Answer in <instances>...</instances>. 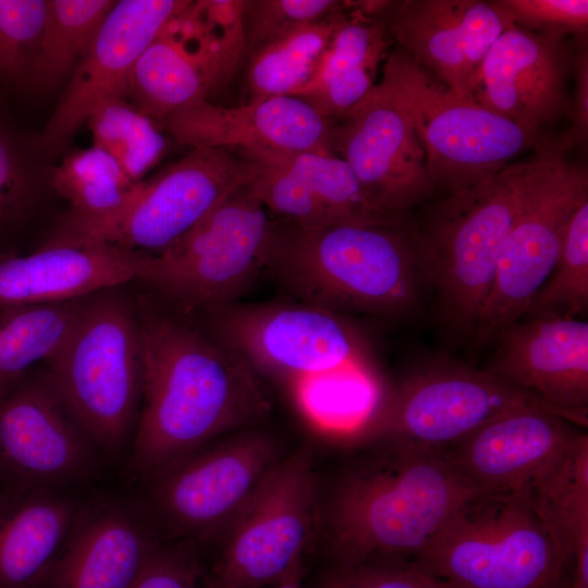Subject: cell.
<instances>
[{
  "label": "cell",
  "instance_id": "obj_1",
  "mask_svg": "<svg viewBox=\"0 0 588 588\" xmlns=\"http://www.w3.org/2000/svg\"><path fill=\"white\" fill-rule=\"evenodd\" d=\"M143 393L125 477L146 483L204 445L252 428L270 403L261 377L163 305L137 307Z\"/></svg>",
  "mask_w": 588,
  "mask_h": 588
},
{
  "label": "cell",
  "instance_id": "obj_2",
  "mask_svg": "<svg viewBox=\"0 0 588 588\" xmlns=\"http://www.w3.org/2000/svg\"><path fill=\"white\" fill-rule=\"evenodd\" d=\"M356 453L318 495L316 536L330 561L415 558L450 516L481 493L442 452L390 441Z\"/></svg>",
  "mask_w": 588,
  "mask_h": 588
},
{
  "label": "cell",
  "instance_id": "obj_3",
  "mask_svg": "<svg viewBox=\"0 0 588 588\" xmlns=\"http://www.w3.org/2000/svg\"><path fill=\"white\" fill-rule=\"evenodd\" d=\"M553 150L541 149L454 195L425 204L407 232L445 331L470 341L504 243Z\"/></svg>",
  "mask_w": 588,
  "mask_h": 588
},
{
  "label": "cell",
  "instance_id": "obj_4",
  "mask_svg": "<svg viewBox=\"0 0 588 588\" xmlns=\"http://www.w3.org/2000/svg\"><path fill=\"white\" fill-rule=\"evenodd\" d=\"M266 273L298 302L343 316L409 314L426 286L407 225L305 229L273 219Z\"/></svg>",
  "mask_w": 588,
  "mask_h": 588
},
{
  "label": "cell",
  "instance_id": "obj_5",
  "mask_svg": "<svg viewBox=\"0 0 588 588\" xmlns=\"http://www.w3.org/2000/svg\"><path fill=\"white\" fill-rule=\"evenodd\" d=\"M199 313L205 331L281 385L306 421L352 383L377 379L368 345L343 315L298 301H235Z\"/></svg>",
  "mask_w": 588,
  "mask_h": 588
},
{
  "label": "cell",
  "instance_id": "obj_6",
  "mask_svg": "<svg viewBox=\"0 0 588 588\" xmlns=\"http://www.w3.org/2000/svg\"><path fill=\"white\" fill-rule=\"evenodd\" d=\"M44 366L102 454L117 457L127 453L143 393L135 306L117 287L89 296Z\"/></svg>",
  "mask_w": 588,
  "mask_h": 588
},
{
  "label": "cell",
  "instance_id": "obj_7",
  "mask_svg": "<svg viewBox=\"0 0 588 588\" xmlns=\"http://www.w3.org/2000/svg\"><path fill=\"white\" fill-rule=\"evenodd\" d=\"M451 588H569L571 567L527 498L466 500L414 558Z\"/></svg>",
  "mask_w": 588,
  "mask_h": 588
},
{
  "label": "cell",
  "instance_id": "obj_8",
  "mask_svg": "<svg viewBox=\"0 0 588 588\" xmlns=\"http://www.w3.org/2000/svg\"><path fill=\"white\" fill-rule=\"evenodd\" d=\"M380 83L411 119L437 193L454 195L497 174L553 136L520 126L462 97L394 47Z\"/></svg>",
  "mask_w": 588,
  "mask_h": 588
},
{
  "label": "cell",
  "instance_id": "obj_9",
  "mask_svg": "<svg viewBox=\"0 0 588 588\" xmlns=\"http://www.w3.org/2000/svg\"><path fill=\"white\" fill-rule=\"evenodd\" d=\"M529 406L549 407L485 369L457 362L429 363L383 387L341 443L354 448L390 441L444 452L488 421Z\"/></svg>",
  "mask_w": 588,
  "mask_h": 588
},
{
  "label": "cell",
  "instance_id": "obj_10",
  "mask_svg": "<svg viewBox=\"0 0 588 588\" xmlns=\"http://www.w3.org/2000/svg\"><path fill=\"white\" fill-rule=\"evenodd\" d=\"M273 218L249 184L218 204L139 277L161 305L187 317L235 302L266 273Z\"/></svg>",
  "mask_w": 588,
  "mask_h": 588
},
{
  "label": "cell",
  "instance_id": "obj_11",
  "mask_svg": "<svg viewBox=\"0 0 588 588\" xmlns=\"http://www.w3.org/2000/svg\"><path fill=\"white\" fill-rule=\"evenodd\" d=\"M259 170V164L221 149L191 148L138 182L119 210L99 218L66 212L45 242H96L159 254Z\"/></svg>",
  "mask_w": 588,
  "mask_h": 588
},
{
  "label": "cell",
  "instance_id": "obj_12",
  "mask_svg": "<svg viewBox=\"0 0 588 588\" xmlns=\"http://www.w3.org/2000/svg\"><path fill=\"white\" fill-rule=\"evenodd\" d=\"M282 457L266 432L248 428L226 434L146 482L140 505L160 536L221 538Z\"/></svg>",
  "mask_w": 588,
  "mask_h": 588
},
{
  "label": "cell",
  "instance_id": "obj_13",
  "mask_svg": "<svg viewBox=\"0 0 588 588\" xmlns=\"http://www.w3.org/2000/svg\"><path fill=\"white\" fill-rule=\"evenodd\" d=\"M319 479L313 454L283 456L221 536L213 588L278 585L316 537Z\"/></svg>",
  "mask_w": 588,
  "mask_h": 588
},
{
  "label": "cell",
  "instance_id": "obj_14",
  "mask_svg": "<svg viewBox=\"0 0 588 588\" xmlns=\"http://www.w3.org/2000/svg\"><path fill=\"white\" fill-rule=\"evenodd\" d=\"M105 456L37 366L0 393V492L89 480Z\"/></svg>",
  "mask_w": 588,
  "mask_h": 588
},
{
  "label": "cell",
  "instance_id": "obj_15",
  "mask_svg": "<svg viewBox=\"0 0 588 588\" xmlns=\"http://www.w3.org/2000/svg\"><path fill=\"white\" fill-rule=\"evenodd\" d=\"M587 199L586 169L554 150L504 243L470 340L476 350L523 317L558 260L571 216Z\"/></svg>",
  "mask_w": 588,
  "mask_h": 588
},
{
  "label": "cell",
  "instance_id": "obj_16",
  "mask_svg": "<svg viewBox=\"0 0 588 588\" xmlns=\"http://www.w3.org/2000/svg\"><path fill=\"white\" fill-rule=\"evenodd\" d=\"M331 146L387 213L409 217L437 195L413 123L380 82L331 120Z\"/></svg>",
  "mask_w": 588,
  "mask_h": 588
},
{
  "label": "cell",
  "instance_id": "obj_17",
  "mask_svg": "<svg viewBox=\"0 0 588 588\" xmlns=\"http://www.w3.org/2000/svg\"><path fill=\"white\" fill-rule=\"evenodd\" d=\"M372 17L395 47L462 97H471L487 52L514 25L494 0H383Z\"/></svg>",
  "mask_w": 588,
  "mask_h": 588
},
{
  "label": "cell",
  "instance_id": "obj_18",
  "mask_svg": "<svg viewBox=\"0 0 588 588\" xmlns=\"http://www.w3.org/2000/svg\"><path fill=\"white\" fill-rule=\"evenodd\" d=\"M571 37L516 25L487 52L471 91L485 108L547 136L571 111Z\"/></svg>",
  "mask_w": 588,
  "mask_h": 588
},
{
  "label": "cell",
  "instance_id": "obj_19",
  "mask_svg": "<svg viewBox=\"0 0 588 588\" xmlns=\"http://www.w3.org/2000/svg\"><path fill=\"white\" fill-rule=\"evenodd\" d=\"M159 125L179 144L221 149L254 163L274 155H334L331 120L296 96L253 99L236 107L198 100Z\"/></svg>",
  "mask_w": 588,
  "mask_h": 588
},
{
  "label": "cell",
  "instance_id": "obj_20",
  "mask_svg": "<svg viewBox=\"0 0 588 588\" xmlns=\"http://www.w3.org/2000/svg\"><path fill=\"white\" fill-rule=\"evenodd\" d=\"M187 0L115 1L42 128L39 146L62 151L105 98L126 97L128 77L142 52Z\"/></svg>",
  "mask_w": 588,
  "mask_h": 588
},
{
  "label": "cell",
  "instance_id": "obj_21",
  "mask_svg": "<svg viewBox=\"0 0 588 588\" xmlns=\"http://www.w3.org/2000/svg\"><path fill=\"white\" fill-rule=\"evenodd\" d=\"M486 371L523 389L575 425L588 419V322L518 319L499 331Z\"/></svg>",
  "mask_w": 588,
  "mask_h": 588
},
{
  "label": "cell",
  "instance_id": "obj_22",
  "mask_svg": "<svg viewBox=\"0 0 588 588\" xmlns=\"http://www.w3.org/2000/svg\"><path fill=\"white\" fill-rule=\"evenodd\" d=\"M249 183L270 216L305 229L338 224L407 225L376 207L351 167L340 157L320 152L274 155L259 161Z\"/></svg>",
  "mask_w": 588,
  "mask_h": 588
},
{
  "label": "cell",
  "instance_id": "obj_23",
  "mask_svg": "<svg viewBox=\"0 0 588 588\" xmlns=\"http://www.w3.org/2000/svg\"><path fill=\"white\" fill-rule=\"evenodd\" d=\"M547 406H529L482 425L443 452L480 492L524 493L580 431Z\"/></svg>",
  "mask_w": 588,
  "mask_h": 588
},
{
  "label": "cell",
  "instance_id": "obj_24",
  "mask_svg": "<svg viewBox=\"0 0 588 588\" xmlns=\"http://www.w3.org/2000/svg\"><path fill=\"white\" fill-rule=\"evenodd\" d=\"M160 538L140 504L85 502L41 588H130Z\"/></svg>",
  "mask_w": 588,
  "mask_h": 588
},
{
  "label": "cell",
  "instance_id": "obj_25",
  "mask_svg": "<svg viewBox=\"0 0 588 588\" xmlns=\"http://www.w3.org/2000/svg\"><path fill=\"white\" fill-rule=\"evenodd\" d=\"M150 254L96 242L42 243L0 253V308L88 297L138 280Z\"/></svg>",
  "mask_w": 588,
  "mask_h": 588
},
{
  "label": "cell",
  "instance_id": "obj_26",
  "mask_svg": "<svg viewBox=\"0 0 588 588\" xmlns=\"http://www.w3.org/2000/svg\"><path fill=\"white\" fill-rule=\"evenodd\" d=\"M82 505L66 489L0 492V588H41Z\"/></svg>",
  "mask_w": 588,
  "mask_h": 588
},
{
  "label": "cell",
  "instance_id": "obj_27",
  "mask_svg": "<svg viewBox=\"0 0 588 588\" xmlns=\"http://www.w3.org/2000/svg\"><path fill=\"white\" fill-rule=\"evenodd\" d=\"M393 44L382 24L347 1L311 83L297 96L322 118L335 120L376 85L379 65Z\"/></svg>",
  "mask_w": 588,
  "mask_h": 588
},
{
  "label": "cell",
  "instance_id": "obj_28",
  "mask_svg": "<svg viewBox=\"0 0 588 588\" xmlns=\"http://www.w3.org/2000/svg\"><path fill=\"white\" fill-rule=\"evenodd\" d=\"M569 567L588 554V434L571 445L524 492Z\"/></svg>",
  "mask_w": 588,
  "mask_h": 588
},
{
  "label": "cell",
  "instance_id": "obj_29",
  "mask_svg": "<svg viewBox=\"0 0 588 588\" xmlns=\"http://www.w3.org/2000/svg\"><path fill=\"white\" fill-rule=\"evenodd\" d=\"M342 11L302 25L246 56L249 100L298 96L314 79Z\"/></svg>",
  "mask_w": 588,
  "mask_h": 588
},
{
  "label": "cell",
  "instance_id": "obj_30",
  "mask_svg": "<svg viewBox=\"0 0 588 588\" xmlns=\"http://www.w3.org/2000/svg\"><path fill=\"white\" fill-rule=\"evenodd\" d=\"M114 0H48L23 89L50 91L68 82Z\"/></svg>",
  "mask_w": 588,
  "mask_h": 588
},
{
  "label": "cell",
  "instance_id": "obj_31",
  "mask_svg": "<svg viewBox=\"0 0 588 588\" xmlns=\"http://www.w3.org/2000/svg\"><path fill=\"white\" fill-rule=\"evenodd\" d=\"M88 298L0 308V393L56 353Z\"/></svg>",
  "mask_w": 588,
  "mask_h": 588
},
{
  "label": "cell",
  "instance_id": "obj_32",
  "mask_svg": "<svg viewBox=\"0 0 588 588\" xmlns=\"http://www.w3.org/2000/svg\"><path fill=\"white\" fill-rule=\"evenodd\" d=\"M86 124L93 145L110 155L136 183L147 177L169 146L161 126L125 96L101 100L91 110Z\"/></svg>",
  "mask_w": 588,
  "mask_h": 588
},
{
  "label": "cell",
  "instance_id": "obj_33",
  "mask_svg": "<svg viewBox=\"0 0 588 588\" xmlns=\"http://www.w3.org/2000/svg\"><path fill=\"white\" fill-rule=\"evenodd\" d=\"M49 182L69 203L68 213L81 218H99L119 210L138 183L94 145L66 154L52 168Z\"/></svg>",
  "mask_w": 588,
  "mask_h": 588
},
{
  "label": "cell",
  "instance_id": "obj_34",
  "mask_svg": "<svg viewBox=\"0 0 588 588\" xmlns=\"http://www.w3.org/2000/svg\"><path fill=\"white\" fill-rule=\"evenodd\" d=\"M587 311L588 199L571 216L558 260L522 319H584Z\"/></svg>",
  "mask_w": 588,
  "mask_h": 588
},
{
  "label": "cell",
  "instance_id": "obj_35",
  "mask_svg": "<svg viewBox=\"0 0 588 588\" xmlns=\"http://www.w3.org/2000/svg\"><path fill=\"white\" fill-rule=\"evenodd\" d=\"M48 0H0V93L23 89Z\"/></svg>",
  "mask_w": 588,
  "mask_h": 588
},
{
  "label": "cell",
  "instance_id": "obj_36",
  "mask_svg": "<svg viewBox=\"0 0 588 588\" xmlns=\"http://www.w3.org/2000/svg\"><path fill=\"white\" fill-rule=\"evenodd\" d=\"M314 588H451L414 558L375 555L354 562L330 561Z\"/></svg>",
  "mask_w": 588,
  "mask_h": 588
},
{
  "label": "cell",
  "instance_id": "obj_37",
  "mask_svg": "<svg viewBox=\"0 0 588 588\" xmlns=\"http://www.w3.org/2000/svg\"><path fill=\"white\" fill-rule=\"evenodd\" d=\"M336 0H243L246 56L302 25L346 8Z\"/></svg>",
  "mask_w": 588,
  "mask_h": 588
},
{
  "label": "cell",
  "instance_id": "obj_38",
  "mask_svg": "<svg viewBox=\"0 0 588 588\" xmlns=\"http://www.w3.org/2000/svg\"><path fill=\"white\" fill-rule=\"evenodd\" d=\"M37 196L30 160L15 133L0 121V238L28 218Z\"/></svg>",
  "mask_w": 588,
  "mask_h": 588
},
{
  "label": "cell",
  "instance_id": "obj_39",
  "mask_svg": "<svg viewBox=\"0 0 588 588\" xmlns=\"http://www.w3.org/2000/svg\"><path fill=\"white\" fill-rule=\"evenodd\" d=\"M514 25L536 33L586 38L587 0H494Z\"/></svg>",
  "mask_w": 588,
  "mask_h": 588
},
{
  "label": "cell",
  "instance_id": "obj_40",
  "mask_svg": "<svg viewBox=\"0 0 588 588\" xmlns=\"http://www.w3.org/2000/svg\"><path fill=\"white\" fill-rule=\"evenodd\" d=\"M198 543L194 540L162 543L130 588H199L203 569Z\"/></svg>",
  "mask_w": 588,
  "mask_h": 588
},
{
  "label": "cell",
  "instance_id": "obj_41",
  "mask_svg": "<svg viewBox=\"0 0 588 588\" xmlns=\"http://www.w3.org/2000/svg\"><path fill=\"white\" fill-rule=\"evenodd\" d=\"M586 38H577L574 46L573 75L575 89L571 97L569 126L554 135L551 148L567 156L573 149L584 146L588 136V54Z\"/></svg>",
  "mask_w": 588,
  "mask_h": 588
},
{
  "label": "cell",
  "instance_id": "obj_42",
  "mask_svg": "<svg viewBox=\"0 0 588 588\" xmlns=\"http://www.w3.org/2000/svg\"><path fill=\"white\" fill-rule=\"evenodd\" d=\"M303 564L297 566L285 579L275 585V588H303Z\"/></svg>",
  "mask_w": 588,
  "mask_h": 588
}]
</instances>
